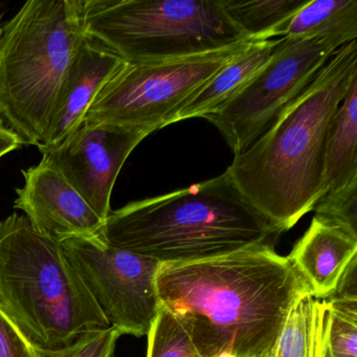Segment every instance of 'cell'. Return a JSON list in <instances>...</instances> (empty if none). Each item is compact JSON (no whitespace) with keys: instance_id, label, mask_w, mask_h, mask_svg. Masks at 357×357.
I'll return each instance as SVG.
<instances>
[{"instance_id":"cell-26","label":"cell","mask_w":357,"mask_h":357,"mask_svg":"<svg viewBox=\"0 0 357 357\" xmlns=\"http://www.w3.org/2000/svg\"><path fill=\"white\" fill-rule=\"evenodd\" d=\"M6 125L5 120H3V116H0V126H3Z\"/></svg>"},{"instance_id":"cell-18","label":"cell","mask_w":357,"mask_h":357,"mask_svg":"<svg viewBox=\"0 0 357 357\" xmlns=\"http://www.w3.org/2000/svg\"><path fill=\"white\" fill-rule=\"evenodd\" d=\"M310 0H220L227 17L250 41L269 40Z\"/></svg>"},{"instance_id":"cell-12","label":"cell","mask_w":357,"mask_h":357,"mask_svg":"<svg viewBox=\"0 0 357 357\" xmlns=\"http://www.w3.org/2000/svg\"><path fill=\"white\" fill-rule=\"evenodd\" d=\"M125 62L95 39H84L64 77L39 151L56 147L82 126L91 104Z\"/></svg>"},{"instance_id":"cell-21","label":"cell","mask_w":357,"mask_h":357,"mask_svg":"<svg viewBox=\"0 0 357 357\" xmlns=\"http://www.w3.org/2000/svg\"><path fill=\"white\" fill-rule=\"evenodd\" d=\"M324 357H357V317L332 308L329 303Z\"/></svg>"},{"instance_id":"cell-20","label":"cell","mask_w":357,"mask_h":357,"mask_svg":"<svg viewBox=\"0 0 357 357\" xmlns=\"http://www.w3.org/2000/svg\"><path fill=\"white\" fill-rule=\"evenodd\" d=\"M313 211L317 218L344 229L357 239V181L321 196Z\"/></svg>"},{"instance_id":"cell-16","label":"cell","mask_w":357,"mask_h":357,"mask_svg":"<svg viewBox=\"0 0 357 357\" xmlns=\"http://www.w3.org/2000/svg\"><path fill=\"white\" fill-rule=\"evenodd\" d=\"M288 39L356 40L357 0H310L280 31Z\"/></svg>"},{"instance_id":"cell-24","label":"cell","mask_w":357,"mask_h":357,"mask_svg":"<svg viewBox=\"0 0 357 357\" xmlns=\"http://www.w3.org/2000/svg\"><path fill=\"white\" fill-rule=\"evenodd\" d=\"M325 300L357 301V256L349 263L335 289Z\"/></svg>"},{"instance_id":"cell-11","label":"cell","mask_w":357,"mask_h":357,"mask_svg":"<svg viewBox=\"0 0 357 357\" xmlns=\"http://www.w3.org/2000/svg\"><path fill=\"white\" fill-rule=\"evenodd\" d=\"M14 208L24 213L41 235L62 243L100 236L104 221L53 167L40 162L22 170Z\"/></svg>"},{"instance_id":"cell-13","label":"cell","mask_w":357,"mask_h":357,"mask_svg":"<svg viewBox=\"0 0 357 357\" xmlns=\"http://www.w3.org/2000/svg\"><path fill=\"white\" fill-rule=\"evenodd\" d=\"M356 256L357 239L344 229L314 216L288 259L306 282L311 296L325 300Z\"/></svg>"},{"instance_id":"cell-8","label":"cell","mask_w":357,"mask_h":357,"mask_svg":"<svg viewBox=\"0 0 357 357\" xmlns=\"http://www.w3.org/2000/svg\"><path fill=\"white\" fill-rule=\"evenodd\" d=\"M250 43L183 59L125 62L96 98L84 123H107L151 133L162 129L183 101Z\"/></svg>"},{"instance_id":"cell-23","label":"cell","mask_w":357,"mask_h":357,"mask_svg":"<svg viewBox=\"0 0 357 357\" xmlns=\"http://www.w3.org/2000/svg\"><path fill=\"white\" fill-rule=\"evenodd\" d=\"M0 357H45L30 340L0 310Z\"/></svg>"},{"instance_id":"cell-14","label":"cell","mask_w":357,"mask_h":357,"mask_svg":"<svg viewBox=\"0 0 357 357\" xmlns=\"http://www.w3.org/2000/svg\"><path fill=\"white\" fill-rule=\"evenodd\" d=\"M279 43L280 39L250 41L243 51L183 101L166 119L162 128L181 121L204 118L220 107L268 62Z\"/></svg>"},{"instance_id":"cell-4","label":"cell","mask_w":357,"mask_h":357,"mask_svg":"<svg viewBox=\"0 0 357 357\" xmlns=\"http://www.w3.org/2000/svg\"><path fill=\"white\" fill-rule=\"evenodd\" d=\"M0 310L41 353L112 327L62 244L17 213L0 220Z\"/></svg>"},{"instance_id":"cell-28","label":"cell","mask_w":357,"mask_h":357,"mask_svg":"<svg viewBox=\"0 0 357 357\" xmlns=\"http://www.w3.org/2000/svg\"><path fill=\"white\" fill-rule=\"evenodd\" d=\"M0 33H1V26H0Z\"/></svg>"},{"instance_id":"cell-2","label":"cell","mask_w":357,"mask_h":357,"mask_svg":"<svg viewBox=\"0 0 357 357\" xmlns=\"http://www.w3.org/2000/svg\"><path fill=\"white\" fill-rule=\"evenodd\" d=\"M357 76V43L336 50L310 85L227 172L278 234L288 231L323 195L330 124Z\"/></svg>"},{"instance_id":"cell-17","label":"cell","mask_w":357,"mask_h":357,"mask_svg":"<svg viewBox=\"0 0 357 357\" xmlns=\"http://www.w3.org/2000/svg\"><path fill=\"white\" fill-rule=\"evenodd\" d=\"M328 303L308 294L290 310L267 357H324Z\"/></svg>"},{"instance_id":"cell-15","label":"cell","mask_w":357,"mask_h":357,"mask_svg":"<svg viewBox=\"0 0 357 357\" xmlns=\"http://www.w3.org/2000/svg\"><path fill=\"white\" fill-rule=\"evenodd\" d=\"M354 181H357V76L351 81L328 131L323 195Z\"/></svg>"},{"instance_id":"cell-25","label":"cell","mask_w":357,"mask_h":357,"mask_svg":"<svg viewBox=\"0 0 357 357\" xmlns=\"http://www.w3.org/2000/svg\"><path fill=\"white\" fill-rule=\"evenodd\" d=\"M24 139L7 125L0 126V158L24 145Z\"/></svg>"},{"instance_id":"cell-6","label":"cell","mask_w":357,"mask_h":357,"mask_svg":"<svg viewBox=\"0 0 357 357\" xmlns=\"http://www.w3.org/2000/svg\"><path fill=\"white\" fill-rule=\"evenodd\" d=\"M87 36L128 63L204 55L250 43L220 0H83Z\"/></svg>"},{"instance_id":"cell-7","label":"cell","mask_w":357,"mask_h":357,"mask_svg":"<svg viewBox=\"0 0 357 357\" xmlns=\"http://www.w3.org/2000/svg\"><path fill=\"white\" fill-rule=\"evenodd\" d=\"M342 45L334 38L283 37L268 62L204 119L220 131L235 155L241 153L312 83Z\"/></svg>"},{"instance_id":"cell-9","label":"cell","mask_w":357,"mask_h":357,"mask_svg":"<svg viewBox=\"0 0 357 357\" xmlns=\"http://www.w3.org/2000/svg\"><path fill=\"white\" fill-rule=\"evenodd\" d=\"M61 244L109 325L122 335H147L162 308L156 287L162 263L114 248L100 236Z\"/></svg>"},{"instance_id":"cell-1","label":"cell","mask_w":357,"mask_h":357,"mask_svg":"<svg viewBox=\"0 0 357 357\" xmlns=\"http://www.w3.org/2000/svg\"><path fill=\"white\" fill-rule=\"evenodd\" d=\"M160 306L202 357H267L294 305L311 294L288 257L261 244L216 258L162 263Z\"/></svg>"},{"instance_id":"cell-27","label":"cell","mask_w":357,"mask_h":357,"mask_svg":"<svg viewBox=\"0 0 357 357\" xmlns=\"http://www.w3.org/2000/svg\"><path fill=\"white\" fill-rule=\"evenodd\" d=\"M220 357H233V356H231V355H229V354H223V355H221Z\"/></svg>"},{"instance_id":"cell-22","label":"cell","mask_w":357,"mask_h":357,"mask_svg":"<svg viewBox=\"0 0 357 357\" xmlns=\"http://www.w3.org/2000/svg\"><path fill=\"white\" fill-rule=\"evenodd\" d=\"M121 335L114 327L87 332L68 346L41 354L45 357H112Z\"/></svg>"},{"instance_id":"cell-5","label":"cell","mask_w":357,"mask_h":357,"mask_svg":"<svg viewBox=\"0 0 357 357\" xmlns=\"http://www.w3.org/2000/svg\"><path fill=\"white\" fill-rule=\"evenodd\" d=\"M83 0H30L1 26L0 116L41 147L68 68L86 38Z\"/></svg>"},{"instance_id":"cell-19","label":"cell","mask_w":357,"mask_h":357,"mask_svg":"<svg viewBox=\"0 0 357 357\" xmlns=\"http://www.w3.org/2000/svg\"><path fill=\"white\" fill-rule=\"evenodd\" d=\"M147 335V357H202L183 326L162 307Z\"/></svg>"},{"instance_id":"cell-3","label":"cell","mask_w":357,"mask_h":357,"mask_svg":"<svg viewBox=\"0 0 357 357\" xmlns=\"http://www.w3.org/2000/svg\"><path fill=\"white\" fill-rule=\"evenodd\" d=\"M278 235L231 175L110 212L100 237L114 248L160 263L206 260L267 244Z\"/></svg>"},{"instance_id":"cell-10","label":"cell","mask_w":357,"mask_h":357,"mask_svg":"<svg viewBox=\"0 0 357 357\" xmlns=\"http://www.w3.org/2000/svg\"><path fill=\"white\" fill-rule=\"evenodd\" d=\"M151 132L107 123H83L62 143L40 150L53 167L105 221L116 178L131 152Z\"/></svg>"}]
</instances>
